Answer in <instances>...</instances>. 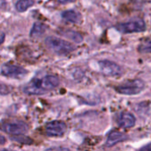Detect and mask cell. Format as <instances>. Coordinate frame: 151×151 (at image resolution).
I'll list each match as a JSON object with an SVG mask.
<instances>
[{"label": "cell", "mask_w": 151, "mask_h": 151, "mask_svg": "<svg viewBox=\"0 0 151 151\" xmlns=\"http://www.w3.org/2000/svg\"><path fill=\"white\" fill-rule=\"evenodd\" d=\"M59 85V80L53 75H47L41 79H33L27 83L23 91L27 95H44Z\"/></svg>", "instance_id": "cell-1"}, {"label": "cell", "mask_w": 151, "mask_h": 151, "mask_svg": "<svg viewBox=\"0 0 151 151\" xmlns=\"http://www.w3.org/2000/svg\"><path fill=\"white\" fill-rule=\"evenodd\" d=\"M45 42L52 51L59 55H66L74 50V47L69 42L54 36L48 37Z\"/></svg>", "instance_id": "cell-2"}, {"label": "cell", "mask_w": 151, "mask_h": 151, "mask_svg": "<svg viewBox=\"0 0 151 151\" xmlns=\"http://www.w3.org/2000/svg\"><path fill=\"white\" fill-rule=\"evenodd\" d=\"M145 84L142 80H133L116 87L118 93L126 96H134L140 94L144 89Z\"/></svg>", "instance_id": "cell-3"}, {"label": "cell", "mask_w": 151, "mask_h": 151, "mask_svg": "<svg viewBox=\"0 0 151 151\" xmlns=\"http://www.w3.org/2000/svg\"><path fill=\"white\" fill-rule=\"evenodd\" d=\"M0 130L12 135H19L26 134L28 130V127L21 121L4 120L0 122Z\"/></svg>", "instance_id": "cell-4"}, {"label": "cell", "mask_w": 151, "mask_h": 151, "mask_svg": "<svg viewBox=\"0 0 151 151\" xmlns=\"http://www.w3.org/2000/svg\"><path fill=\"white\" fill-rule=\"evenodd\" d=\"M146 23L141 19H136L128 22L120 23L118 26H116V28L120 32L124 34H130V33H140L146 30Z\"/></svg>", "instance_id": "cell-5"}, {"label": "cell", "mask_w": 151, "mask_h": 151, "mask_svg": "<svg viewBox=\"0 0 151 151\" xmlns=\"http://www.w3.org/2000/svg\"><path fill=\"white\" fill-rule=\"evenodd\" d=\"M98 65L101 73L109 77H118L123 73L122 68L118 64L110 60H101L98 62Z\"/></svg>", "instance_id": "cell-6"}, {"label": "cell", "mask_w": 151, "mask_h": 151, "mask_svg": "<svg viewBox=\"0 0 151 151\" xmlns=\"http://www.w3.org/2000/svg\"><path fill=\"white\" fill-rule=\"evenodd\" d=\"M1 73L3 75L6 77H11V78H15V79H21L24 78L27 71L20 66L18 65H8L5 64L2 66L1 68Z\"/></svg>", "instance_id": "cell-7"}, {"label": "cell", "mask_w": 151, "mask_h": 151, "mask_svg": "<svg viewBox=\"0 0 151 151\" xmlns=\"http://www.w3.org/2000/svg\"><path fill=\"white\" fill-rule=\"evenodd\" d=\"M66 132V125L63 121H51L46 126V134L51 137H61Z\"/></svg>", "instance_id": "cell-8"}, {"label": "cell", "mask_w": 151, "mask_h": 151, "mask_svg": "<svg viewBox=\"0 0 151 151\" xmlns=\"http://www.w3.org/2000/svg\"><path fill=\"white\" fill-rule=\"evenodd\" d=\"M116 120H117L118 125L120 127L125 128V129L134 127L135 125V122H136L134 116L127 111H123V112H120L119 114H118Z\"/></svg>", "instance_id": "cell-9"}, {"label": "cell", "mask_w": 151, "mask_h": 151, "mask_svg": "<svg viewBox=\"0 0 151 151\" xmlns=\"http://www.w3.org/2000/svg\"><path fill=\"white\" fill-rule=\"evenodd\" d=\"M127 139V136L124 133H121L119 131H111L108 135L105 145L106 147H113L116 144L126 141Z\"/></svg>", "instance_id": "cell-10"}, {"label": "cell", "mask_w": 151, "mask_h": 151, "mask_svg": "<svg viewBox=\"0 0 151 151\" xmlns=\"http://www.w3.org/2000/svg\"><path fill=\"white\" fill-rule=\"evenodd\" d=\"M62 18L65 19L66 21H69L72 23H79L81 19V14L73 10L65 11L64 12H62Z\"/></svg>", "instance_id": "cell-11"}, {"label": "cell", "mask_w": 151, "mask_h": 151, "mask_svg": "<svg viewBox=\"0 0 151 151\" xmlns=\"http://www.w3.org/2000/svg\"><path fill=\"white\" fill-rule=\"evenodd\" d=\"M34 4H35V0H19L16 3L15 7L18 12H25Z\"/></svg>", "instance_id": "cell-12"}, {"label": "cell", "mask_w": 151, "mask_h": 151, "mask_svg": "<svg viewBox=\"0 0 151 151\" xmlns=\"http://www.w3.org/2000/svg\"><path fill=\"white\" fill-rule=\"evenodd\" d=\"M63 35H65L66 37L72 39L73 41H74L75 42L77 43H80L83 41V38L81 36V35H80L79 33L75 32V31H73V30H67L65 31V33H62Z\"/></svg>", "instance_id": "cell-13"}, {"label": "cell", "mask_w": 151, "mask_h": 151, "mask_svg": "<svg viewBox=\"0 0 151 151\" xmlns=\"http://www.w3.org/2000/svg\"><path fill=\"white\" fill-rule=\"evenodd\" d=\"M46 27L41 23H35L31 30V36H39L42 35L45 31Z\"/></svg>", "instance_id": "cell-14"}, {"label": "cell", "mask_w": 151, "mask_h": 151, "mask_svg": "<svg viewBox=\"0 0 151 151\" xmlns=\"http://www.w3.org/2000/svg\"><path fill=\"white\" fill-rule=\"evenodd\" d=\"M12 139H13V140H15V141H17L19 142H21L23 144H28V145H30L33 142V141L31 139H29L28 137H26V136H22V134L13 135Z\"/></svg>", "instance_id": "cell-15"}, {"label": "cell", "mask_w": 151, "mask_h": 151, "mask_svg": "<svg viewBox=\"0 0 151 151\" xmlns=\"http://www.w3.org/2000/svg\"><path fill=\"white\" fill-rule=\"evenodd\" d=\"M139 50L142 52H145V53H151V41L146 42L143 44L141 45V47L139 48Z\"/></svg>", "instance_id": "cell-16"}, {"label": "cell", "mask_w": 151, "mask_h": 151, "mask_svg": "<svg viewBox=\"0 0 151 151\" xmlns=\"http://www.w3.org/2000/svg\"><path fill=\"white\" fill-rule=\"evenodd\" d=\"M12 91V88L10 86H7L5 84L0 83V96H5L8 95Z\"/></svg>", "instance_id": "cell-17"}, {"label": "cell", "mask_w": 151, "mask_h": 151, "mask_svg": "<svg viewBox=\"0 0 151 151\" xmlns=\"http://www.w3.org/2000/svg\"><path fill=\"white\" fill-rule=\"evenodd\" d=\"M4 38H5V35L3 32H0V45L4 42Z\"/></svg>", "instance_id": "cell-18"}, {"label": "cell", "mask_w": 151, "mask_h": 151, "mask_svg": "<svg viewBox=\"0 0 151 151\" xmlns=\"http://www.w3.org/2000/svg\"><path fill=\"white\" fill-rule=\"evenodd\" d=\"M74 1H76V0H58V2L61 4H69V3H73Z\"/></svg>", "instance_id": "cell-19"}, {"label": "cell", "mask_w": 151, "mask_h": 151, "mask_svg": "<svg viewBox=\"0 0 151 151\" xmlns=\"http://www.w3.org/2000/svg\"><path fill=\"white\" fill-rule=\"evenodd\" d=\"M142 150L151 151V143L148 144L147 146H145V147H143V148H142Z\"/></svg>", "instance_id": "cell-20"}, {"label": "cell", "mask_w": 151, "mask_h": 151, "mask_svg": "<svg viewBox=\"0 0 151 151\" xmlns=\"http://www.w3.org/2000/svg\"><path fill=\"white\" fill-rule=\"evenodd\" d=\"M5 143V139L2 135H0V145H4Z\"/></svg>", "instance_id": "cell-21"}]
</instances>
